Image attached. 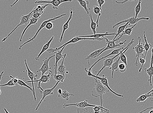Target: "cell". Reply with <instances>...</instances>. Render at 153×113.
<instances>
[{
    "label": "cell",
    "mask_w": 153,
    "mask_h": 113,
    "mask_svg": "<svg viewBox=\"0 0 153 113\" xmlns=\"http://www.w3.org/2000/svg\"><path fill=\"white\" fill-rule=\"evenodd\" d=\"M55 25L51 22H49L46 24L45 27L47 30H51L54 27Z\"/></svg>",
    "instance_id": "cell-40"
},
{
    "label": "cell",
    "mask_w": 153,
    "mask_h": 113,
    "mask_svg": "<svg viewBox=\"0 0 153 113\" xmlns=\"http://www.w3.org/2000/svg\"><path fill=\"white\" fill-rule=\"evenodd\" d=\"M89 112H90V113H91V112H90V110H89Z\"/></svg>",
    "instance_id": "cell-53"
},
{
    "label": "cell",
    "mask_w": 153,
    "mask_h": 113,
    "mask_svg": "<svg viewBox=\"0 0 153 113\" xmlns=\"http://www.w3.org/2000/svg\"><path fill=\"white\" fill-rule=\"evenodd\" d=\"M77 1L79 2L81 6L84 8L87 14H89V11L91 10L90 8H88L87 7V5L89 4V1H82V0H77Z\"/></svg>",
    "instance_id": "cell-30"
},
{
    "label": "cell",
    "mask_w": 153,
    "mask_h": 113,
    "mask_svg": "<svg viewBox=\"0 0 153 113\" xmlns=\"http://www.w3.org/2000/svg\"><path fill=\"white\" fill-rule=\"evenodd\" d=\"M118 68L120 72L124 73L126 71V65L122 63L119 64Z\"/></svg>",
    "instance_id": "cell-39"
},
{
    "label": "cell",
    "mask_w": 153,
    "mask_h": 113,
    "mask_svg": "<svg viewBox=\"0 0 153 113\" xmlns=\"http://www.w3.org/2000/svg\"><path fill=\"white\" fill-rule=\"evenodd\" d=\"M73 13V12L72 11V9L71 8L70 10V15L69 18L67 21L66 22L65 24L63 25L62 32L60 40V42H62L63 40V36H64V33L65 31L67 30L69 28V23L70 20L72 19Z\"/></svg>",
    "instance_id": "cell-21"
},
{
    "label": "cell",
    "mask_w": 153,
    "mask_h": 113,
    "mask_svg": "<svg viewBox=\"0 0 153 113\" xmlns=\"http://www.w3.org/2000/svg\"><path fill=\"white\" fill-rule=\"evenodd\" d=\"M66 46H64L63 47L62 49L60 50L57 51V52H54V53L56 54L55 55V59H56V62H55V64L54 65V75H57V63L60 61V60L62 59H63L64 55L62 54V52L65 48Z\"/></svg>",
    "instance_id": "cell-15"
},
{
    "label": "cell",
    "mask_w": 153,
    "mask_h": 113,
    "mask_svg": "<svg viewBox=\"0 0 153 113\" xmlns=\"http://www.w3.org/2000/svg\"><path fill=\"white\" fill-rule=\"evenodd\" d=\"M94 113H100V111H95L94 112Z\"/></svg>",
    "instance_id": "cell-51"
},
{
    "label": "cell",
    "mask_w": 153,
    "mask_h": 113,
    "mask_svg": "<svg viewBox=\"0 0 153 113\" xmlns=\"http://www.w3.org/2000/svg\"><path fill=\"white\" fill-rule=\"evenodd\" d=\"M25 63L26 67V68H27V72L28 73V76L29 78L31 80V81H26L25 83H32L33 89L34 93V101H36V98L35 96V89H34V81H35L36 80V78L38 77V75L34 74V73L33 72H31L30 69H29L28 67L27 64V61H26V59H25Z\"/></svg>",
    "instance_id": "cell-10"
},
{
    "label": "cell",
    "mask_w": 153,
    "mask_h": 113,
    "mask_svg": "<svg viewBox=\"0 0 153 113\" xmlns=\"http://www.w3.org/2000/svg\"><path fill=\"white\" fill-rule=\"evenodd\" d=\"M54 38V36H53L51 39H50L49 41H47L46 43L44 45L41 52H39V53L38 55V56L35 57V59L36 60L38 61V60H39V58L40 57L41 55L43 54L44 52L46 51L47 50H48L49 49L50 45H51L52 41L53 40Z\"/></svg>",
    "instance_id": "cell-23"
},
{
    "label": "cell",
    "mask_w": 153,
    "mask_h": 113,
    "mask_svg": "<svg viewBox=\"0 0 153 113\" xmlns=\"http://www.w3.org/2000/svg\"><path fill=\"white\" fill-rule=\"evenodd\" d=\"M133 1H123V2H119L118 1H116V3L118 4H123V3H125L126 2H132Z\"/></svg>",
    "instance_id": "cell-46"
},
{
    "label": "cell",
    "mask_w": 153,
    "mask_h": 113,
    "mask_svg": "<svg viewBox=\"0 0 153 113\" xmlns=\"http://www.w3.org/2000/svg\"><path fill=\"white\" fill-rule=\"evenodd\" d=\"M153 95V89H152V90L150 91L149 92L140 96L139 98L137 99L136 101L139 103V102H144L146 101L149 98L152 99H153L151 98V97H152Z\"/></svg>",
    "instance_id": "cell-22"
},
{
    "label": "cell",
    "mask_w": 153,
    "mask_h": 113,
    "mask_svg": "<svg viewBox=\"0 0 153 113\" xmlns=\"http://www.w3.org/2000/svg\"><path fill=\"white\" fill-rule=\"evenodd\" d=\"M4 72L3 71L1 73V75H0V82H1V81L2 78V75L3 74ZM0 85H1V84H0ZM1 86H0V95H1Z\"/></svg>",
    "instance_id": "cell-47"
},
{
    "label": "cell",
    "mask_w": 153,
    "mask_h": 113,
    "mask_svg": "<svg viewBox=\"0 0 153 113\" xmlns=\"http://www.w3.org/2000/svg\"><path fill=\"white\" fill-rule=\"evenodd\" d=\"M42 14H40V13H33V14H31V17L34 18H41V16Z\"/></svg>",
    "instance_id": "cell-43"
},
{
    "label": "cell",
    "mask_w": 153,
    "mask_h": 113,
    "mask_svg": "<svg viewBox=\"0 0 153 113\" xmlns=\"http://www.w3.org/2000/svg\"><path fill=\"white\" fill-rule=\"evenodd\" d=\"M98 4L99 6V8L100 9L102 10L101 7L103 5L105 4V1L103 0H101V1H97Z\"/></svg>",
    "instance_id": "cell-45"
},
{
    "label": "cell",
    "mask_w": 153,
    "mask_h": 113,
    "mask_svg": "<svg viewBox=\"0 0 153 113\" xmlns=\"http://www.w3.org/2000/svg\"><path fill=\"white\" fill-rule=\"evenodd\" d=\"M149 20V18L148 17H142L141 18H136L135 17H132L130 18H128L127 19L125 20L121 21L116 23L115 25L113 26V28H114L116 26L122 24V23H128V25H130L135 24L139 21L142 20Z\"/></svg>",
    "instance_id": "cell-9"
},
{
    "label": "cell",
    "mask_w": 153,
    "mask_h": 113,
    "mask_svg": "<svg viewBox=\"0 0 153 113\" xmlns=\"http://www.w3.org/2000/svg\"><path fill=\"white\" fill-rule=\"evenodd\" d=\"M66 15V14H63L60 16H59L58 17H55L53 18L50 19L48 20L44 21L43 23H42V24L41 25V26H40V27H39V29L37 31L35 34L33 36V37L32 38L30 39L29 40H28L27 42H25V43H23V44H22V45H20L19 47V49L20 50L21 49L22 47L23 46H24L26 44L28 43H30V42L32 41H34V39H36L37 37V36L38 35V33L39 32H40V31L42 30V29H43L45 27L46 24L48 22H51L52 21H54L55 20L58 19V18L61 17L63 16H64Z\"/></svg>",
    "instance_id": "cell-6"
},
{
    "label": "cell",
    "mask_w": 153,
    "mask_h": 113,
    "mask_svg": "<svg viewBox=\"0 0 153 113\" xmlns=\"http://www.w3.org/2000/svg\"><path fill=\"white\" fill-rule=\"evenodd\" d=\"M72 0H53L51 1H39L35 2L36 4L45 3L51 4L52 5V8L54 9L57 10L60 4L63 3L67 2H71Z\"/></svg>",
    "instance_id": "cell-13"
},
{
    "label": "cell",
    "mask_w": 153,
    "mask_h": 113,
    "mask_svg": "<svg viewBox=\"0 0 153 113\" xmlns=\"http://www.w3.org/2000/svg\"><path fill=\"white\" fill-rule=\"evenodd\" d=\"M40 18H34L31 17L29 23H28L27 27H26V28L24 29V30L23 31L21 36V38L20 39V42H21L22 41V38L23 37V36L24 35L26 30H27V29L28 28V27L31 25H35L37 24V22Z\"/></svg>",
    "instance_id": "cell-24"
},
{
    "label": "cell",
    "mask_w": 153,
    "mask_h": 113,
    "mask_svg": "<svg viewBox=\"0 0 153 113\" xmlns=\"http://www.w3.org/2000/svg\"><path fill=\"white\" fill-rule=\"evenodd\" d=\"M87 107L84 108H78L77 109V113H86L88 112Z\"/></svg>",
    "instance_id": "cell-42"
},
{
    "label": "cell",
    "mask_w": 153,
    "mask_h": 113,
    "mask_svg": "<svg viewBox=\"0 0 153 113\" xmlns=\"http://www.w3.org/2000/svg\"><path fill=\"white\" fill-rule=\"evenodd\" d=\"M89 17L91 18V29L93 32L94 34H96V28L97 27L96 23L94 21L93 19H92V15L91 14H89Z\"/></svg>",
    "instance_id": "cell-33"
},
{
    "label": "cell",
    "mask_w": 153,
    "mask_h": 113,
    "mask_svg": "<svg viewBox=\"0 0 153 113\" xmlns=\"http://www.w3.org/2000/svg\"><path fill=\"white\" fill-rule=\"evenodd\" d=\"M138 24V23L134 25L130 28H127L123 32V35H130L132 32L134 28Z\"/></svg>",
    "instance_id": "cell-37"
},
{
    "label": "cell",
    "mask_w": 153,
    "mask_h": 113,
    "mask_svg": "<svg viewBox=\"0 0 153 113\" xmlns=\"http://www.w3.org/2000/svg\"><path fill=\"white\" fill-rule=\"evenodd\" d=\"M144 38L145 43L144 44V49L145 50L146 52L145 53V55L144 56L143 59L144 60H145L147 52L149 50L150 48H151V47H152V46L151 44L149 43H147L146 39L145 32V31L144 32Z\"/></svg>",
    "instance_id": "cell-27"
},
{
    "label": "cell",
    "mask_w": 153,
    "mask_h": 113,
    "mask_svg": "<svg viewBox=\"0 0 153 113\" xmlns=\"http://www.w3.org/2000/svg\"><path fill=\"white\" fill-rule=\"evenodd\" d=\"M130 47H128L122 53H121L120 54V60L122 61L124 64L126 65H127V57L125 54V52L127 50L130 48Z\"/></svg>",
    "instance_id": "cell-34"
},
{
    "label": "cell",
    "mask_w": 153,
    "mask_h": 113,
    "mask_svg": "<svg viewBox=\"0 0 153 113\" xmlns=\"http://www.w3.org/2000/svg\"><path fill=\"white\" fill-rule=\"evenodd\" d=\"M134 39H132V40L130 41V43H129L128 44L127 46L125 48H124L123 50L121 51L119 54L115 55V57H113L112 58H110L104 59L102 63V69L99 71L96 76H98L100 74V73H101V72H102V71L105 68H106V67H111L113 63L114 62V60L118 56H119L120 54L122 53V52L125 51L126 49L128 47H130L132 45H133L134 43Z\"/></svg>",
    "instance_id": "cell-4"
},
{
    "label": "cell",
    "mask_w": 153,
    "mask_h": 113,
    "mask_svg": "<svg viewBox=\"0 0 153 113\" xmlns=\"http://www.w3.org/2000/svg\"><path fill=\"white\" fill-rule=\"evenodd\" d=\"M106 47H104L101 49H99L95 51L92 52L85 59L88 60L89 59H93V58L96 57L102 51L106 48Z\"/></svg>",
    "instance_id": "cell-29"
},
{
    "label": "cell",
    "mask_w": 153,
    "mask_h": 113,
    "mask_svg": "<svg viewBox=\"0 0 153 113\" xmlns=\"http://www.w3.org/2000/svg\"><path fill=\"white\" fill-rule=\"evenodd\" d=\"M128 23H127L125 24L120 26L118 29L117 32L113 39H115L117 37L118 35H120L121 33H123L124 32L126 28H128Z\"/></svg>",
    "instance_id": "cell-31"
},
{
    "label": "cell",
    "mask_w": 153,
    "mask_h": 113,
    "mask_svg": "<svg viewBox=\"0 0 153 113\" xmlns=\"http://www.w3.org/2000/svg\"><path fill=\"white\" fill-rule=\"evenodd\" d=\"M15 85V84L13 83L12 81V80L9 81L7 83L4 84L3 85H1L0 86L1 87L3 86H14Z\"/></svg>",
    "instance_id": "cell-41"
},
{
    "label": "cell",
    "mask_w": 153,
    "mask_h": 113,
    "mask_svg": "<svg viewBox=\"0 0 153 113\" xmlns=\"http://www.w3.org/2000/svg\"><path fill=\"white\" fill-rule=\"evenodd\" d=\"M87 100H86L85 101L76 103L67 104L65 103L63 105V108L65 109L66 107L70 106H75L78 107V108H84L89 107H95L97 105H95L90 104L88 103Z\"/></svg>",
    "instance_id": "cell-14"
},
{
    "label": "cell",
    "mask_w": 153,
    "mask_h": 113,
    "mask_svg": "<svg viewBox=\"0 0 153 113\" xmlns=\"http://www.w3.org/2000/svg\"><path fill=\"white\" fill-rule=\"evenodd\" d=\"M18 84L20 86L25 87L29 89L32 92L33 95L34 93L33 88H32L30 87L27 85V84L24 82L22 80L18 79Z\"/></svg>",
    "instance_id": "cell-38"
},
{
    "label": "cell",
    "mask_w": 153,
    "mask_h": 113,
    "mask_svg": "<svg viewBox=\"0 0 153 113\" xmlns=\"http://www.w3.org/2000/svg\"><path fill=\"white\" fill-rule=\"evenodd\" d=\"M52 71H50L48 74L46 75H43L41 76L39 79L37 80H35L34 81V82H38V88L39 89L41 87V83H48L49 81L50 78L51 76L52 75Z\"/></svg>",
    "instance_id": "cell-17"
},
{
    "label": "cell",
    "mask_w": 153,
    "mask_h": 113,
    "mask_svg": "<svg viewBox=\"0 0 153 113\" xmlns=\"http://www.w3.org/2000/svg\"><path fill=\"white\" fill-rule=\"evenodd\" d=\"M4 110L5 111V112H6V113H9V112H8V111H7V110L6 109L4 108Z\"/></svg>",
    "instance_id": "cell-50"
},
{
    "label": "cell",
    "mask_w": 153,
    "mask_h": 113,
    "mask_svg": "<svg viewBox=\"0 0 153 113\" xmlns=\"http://www.w3.org/2000/svg\"><path fill=\"white\" fill-rule=\"evenodd\" d=\"M52 75L53 76L55 80L57 81H59L60 82H63L65 78V76L61 75H54L52 74Z\"/></svg>",
    "instance_id": "cell-36"
},
{
    "label": "cell",
    "mask_w": 153,
    "mask_h": 113,
    "mask_svg": "<svg viewBox=\"0 0 153 113\" xmlns=\"http://www.w3.org/2000/svg\"><path fill=\"white\" fill-rule=\"evenodd\" d=\"M153 48L152 49V57L150 63V66L148 68H145V72L147 73L149 76V79L148 80L150 83V86H152V78L153 75Z\"/></svg>",
    "instance_id": "cell-18"
},
{
    "label": "cell",
    "mask_w": 153,
    "mask_h": 113,
    "mask_svg": "<svg viewBox=\"0 0 153 113\" xmlns=\"http://www.w3.org/2000/svg\"><path fill=\"white\" fill-rule=\"evenodd\" d=\"M70 96H74L73 94H71L66 90L62 91V92L61 94H58V96L59 98H62L65 100L66 101H68L69 100V97Z\"/></svg>",
    "instance_id": "cell-28"
},
{
    "label": "cell",
    "mask_w": 153,
    "mask_h": 113,
    "mask_svg": "<svg viewBox=\"0 0 153 113\" xmlns=\"http://www.w3.org/2000/svg\"><path fill=\"white\" fill-rule=\"evenodd\" d=\"M123 32H124L123 33L122 35H120V37L115 39H113L112 41L109 40L107 38H105V39L106 40V43L107 44V46L106 47V48H105L101 52H100V54L98 55L96 57L93 58V59L96 58V57H98L100 55H101L103 52L107 50L117 48L118 47H120L123 44H126V40L123 41H120V42H119V44H116L115 43L116 41H118V40H119L120 38L123 37L124 35Z\"/></svg>",
    "instance_id": "cell-2"
},
{
    "label": "cell",
    "mask_w": 153,
    "mask_h": 113,
    "mask_svg": "<svg viewBox=\"0 0 153 113\" xmlns=\"http://www.w3.org/2000/svg\"><path fill=\"white\" fill-rule=\"evenodd\" d=\"M152 108H153V107H149V108H147V109H146L144 111H142V112H140L139 113H141L142 112H143L144 111H146V110H147V109H152Z\"/></svg>",
    "instance_id": "cell-49"
},
{
    "label": "cell",
    "mask_w": 153,
    "mask_h": 113,
    "mask_svg": "<svg viewBox=\"0 0 153 113\" xmlns=\"http://www.w3.org/2000/svg\"><path fill=\"white\" fill-rule=\"evenodd\" d=\"M138 39L139 41L138 44L136 46L133 47V49L136 52V57H137L136 61L134 65L135 66H137L138 65V60L139 57H144V55L143 54V52L145 51L144 48V44L141 42V39L140 37H138Z\"/></svg>",
    "instance_id": "cell-5"
},
{
    "label": "cell",
    "mask_w": 153,
    "mask_h": 113,
    "mask_svg": "<svg viewBox=\"0 0 153 113\" xmlns=\"http://www.w3.org/2000/svg\"><path fill=\"white\" fill-rule=\"evenodd\" d=\"M142 1L141 0H139L138 3L136 5V7L135 11V16L136 18H138V16L139 14V12H140L141 9V3Z\"/></svg>",
    "instance_id": "cell-35"
},
{
    "label": "cell",
    "mask_w": 153,
    "mask_h": 113,
    "mask_svg": "<svg viewBox=\"0 0 153 113\" xmlns=\"http://www.w3.org/2000/svg\"><path fill=\"white\" fill-rule=\"evenodd\" d=\"M116 35V33H109V32H107L104 34H96L89 35V36H78L79 38H86V37H90V38H93L95 39H100L101 38H105V36H109V35Z\"/></svg>",
    "instance_id": "cell-20"
},
{
    "label": "cell",
    "mask_w": 153,
    "mask_h": 113,
    "mask_svg": "<svg viewBox=\"0 0 153 113\" xmlns=\"http://www.w3.org/2000/svg\"><path fill=\"white\" fill-rule=\"evenodd\" d=\"M33 10L31 12L29 13L27 15H23L20 18V22L19 24L17 25L16 27L11 32H10L8 35L7 37L4 38L2 41V42H3L5 41H6L8 38L9 36L11 35V34L14 32V31L17 29L18 27L19 26L21 25H27L30 22V18H31V15L32 14H33Z\"/></svg>",
    "instance_id": "cell-7"
},
{
    "label": "cell",
    "mask_w": 153,
    "mask_h": 113,
    "mask_svg": "<svg viewBox=\"0 0 153 113\" xmlns=\"http://www.w3.org/2000/svg\"><path fill=\"white\" fill-rule=\"evenodd\" d=\"M55 57V55L49 57H47L43 60V64L42 65L40 69L37 71V72H41L42 73L41 76L44 75V73L47 72H50L51 69V68L49 66V62L50 60L52 57Z\"/></svg>",
    "instance_id": "cell-12"
},
{
    "label": "cell",
    "mask_w": 153,
    "mask_h": 113,
    "mask_svg": "<svg viewBox=\"0 0 153 113\" xmlns=\"http://www.w3.org/2000/svg\"><path fill=\"white\" fill-rule=\"evenodd\" d=\"M124 49V47H122V48H120L118 49H115V50H113L111 53L109 54H108L106 56H105V57H102L100 59L98 60H97V61H96V62L94 63L92 65V66L90 67V66H89V69L88 70V71L89 72H92V68L95 65H96L97 63H98L100 60H102V59H105V58H106V57L112 56V55H116L118 54H119L120 52L122 51V50H123Z\"/></svg>",
    "instance_id": "cell-16"
},
{
    "label": "cell",
    "mask_w": 153,
    "mask_h": 113,
    "mask_svg": "<svg viewBox=\"0 0 153 113\" xmlns=\"http://www.w3.org/2000/svg\"><path fill=\"white\" fill-rule=\"evenodd\" d=\"M105 39V38H100V39H95L93 38H79L78 37L76 36V37L73 38L72 39H71L70 41L67 42L66 43H65L63 45L60 46L59 48H57L55 49H53L52 48L49 49L48 50H47L46 51L49 53H53L54 52H56V51L59 50L61 48H62L64 46H66L68 44L70 43H77L79 41L81 40H98L99 41H101L103 40V39Z\"/></svg>",
    "instance_id": "cell-3"
},
{
    "label": "cell",
    "mask_w": 153,
    "mask_h": 113,
    "mask_svg": "<svg viewBox=\"0 0 153 113\" xmlns=\"http://www.w3.org/2000/svg\"><path fill=\"white\" fill-rule=\"evenodd\" d=\"M60 82L59 81H57L56 85L54 86L51 89H46L45 90H44L41 87V86L40 87V88H39L41 89L42 91H40L39 92H40L41 94H43V96L42 97L40 101L39 102V103L37 105V106L35 109V111H37V110L39 107L40 106L41 103H42V102L43 101L46 96L49 95H52L53 94V91L56 88Z\"/></svg>",
    "instance_id": "cell-8"
},
{
    "label": "cell",
    "mask_w": 153,
    "mask_h": 113,
    "mask_svg": "<svg viewBox=\"0 0 153 113\" xmlns=\"http://www.w3.org/2000/svg\"><path fill=\"white\" fill-rule=\"evenodd\" d=\"M10 77L12 78L11 80L12 81L13 83L15 84V85H17L18 81V78H14L11 75H10Z\"/></svg>",
    "instance_id": "cell-44"
},
{
    "label": "cell",
    "mask_w": 153,
    "mask_h": 113,
    "mask_svg": "<svg viewBox=\"0 0 153 113\" xmlns=\"http://www.w3.org/2000/svg\"><path fill=\"white\" fill-rule=\"evenodd\" d=\"M91 77L94 78H96L97 79L100 80L101 81V83L103 85L106 87L110 92H111L112 93L114 94L116 96H117L120 97H123V96L119 94H118L115 92L113 91L109 87V83H108V81L107 79V77H105V75H102V77H99L98 76H96L93 74H92Z\"/></svg>",
    "instance_id": "cell-11"
},
{
    "label": "cell",
    "mask_w": 153,
    "mask_h": 113,
    "mask_svg": "<svg viewBox=\"0 0 153 113\" xmlns=\"http://www.w3.org/2000/svg\"><path fill=\"white\" fill-rule=\"evenodd\" d=\"M93 10L95 14L98 15V17L97 19V27H99V20L100 17L101 15V12L102 10L100 9L99 7H98L97 6H94L93 8Z\"/></svg>",
    "instance_id": "cell-32"
},
{
    "label": "cell",
    "mask_w": 153,
    "mask_h": 113,
    "mask_svg": "<svg viewBox=\"0 0 153 113\" xmlns=\"http://www.w3.org/2000/svg\"><path fill=\"white\" fill-rule=\"evenodd\" d=\"M62 89H60L58 90V94H62Z\"/></svg>",
    "instance_id": "cell-48"
},
{
    "label": "cell",
    "mask_w": 153,
    "mask_h": 113,
    "mask_svg": "<svg viewBox=\"0 0 153 113\" xmlns=\"http://www.w3.org/2000/svg\"><path fill=\"white\" fill-rule=\"evenodd\" d=\"M66 57V54H65L64 55V57L63 60L59 66H58L57 70V74L65 76V74L66 73V67L64 65V59Z\"/></svg>",
    "instance_id": "cell-19"
},
{
    "label": "cell",
    "mask_w": 153,
    "mask_h": 113,
    "mask_svg": "<svg viewBox=\"0 0 153 113\" xmlns=\"http://www.w3.org/2000/svg\"><path fill=\"white\" fill-rule=\"evenodd\" d=\"M94 79L95 80V86L92 91V95L96 98L100 97L101 106L103 107L104 101L102 99V95L105 93L109 92V90L103 85L101 83L98 81L97 79L96 78Z\"/></svg>",
    "instance_id": "cell-1"
},
{
    "label": "cell",
    "mask_w": 153,
    "mask_h": 113,
    "mask_svg": "<svg viewBox=\"0 0 153 113\" xmlns=\"http://www.w3.org/2000/svg\"><path fill=\"white\" fill-rule=\"evenodd\" d=\"M120 60V57L116 61L113 63L111 67H110L109 69L111 70H112L111 78L112 79L113 78V75H114V71L115 70L117 72L118 70V67L119 64Z\"/></svg>",
    "instance_id": "cell-26"
},
{
    "label": "cell",
    "mask_w": 153,
    "mask_h": 113,
    "mask_svg": "<svg viewBox=\"0 0 153 113\" xmlns=\"http://www.w3.org/2000/svg\"><path fill=\"white\" fill-rule=\"evenodd\" d=\"M149 113H153V110H151V111H150Z\"/></svg>",
    "instance_id": "cell-52"
},
{
    "label": "cell",
    "mask_w": 153,
    "mask_h": 113,
    "mask_svg": "<svg viewBox=\"0 0 153 113\" xmlns=\"http://www.w3.org/2000/svg\"><path fill=\"white\" fill-rule=\"evenodd\" d=\"M49 4H46L44 5H39L34 8L33 9V13H40L43 14L44 10L46 9V8L48 6Z\"/></svg>",
    "instance_id": "cell-25"
}]
</instances>
